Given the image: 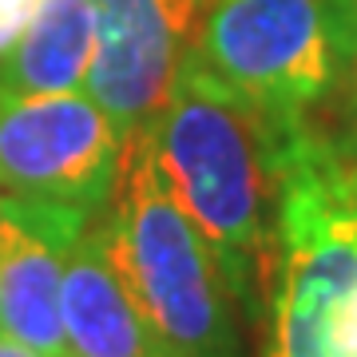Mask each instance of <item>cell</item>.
Segmentation results:
<instances>
[{
	"mask_svg": "<svg viewBox=\"0 0 357 357\" xmlns=\"http://www.w3.org/2000/svg\"><path fill=\"white\" fill-rule=\"evenodd\" d=\"M91 218L68 206L0 195V337L68 357L60 290L64 262Z\"/></svg>",
	"mask_w": 357,
	"mask_h": 357,
	"instance_id": "8992f818",
	"label": "cell"
},
{
	"mask_svg": "<svg viewBox=\"0 0 357 357\" xmlns=\"http://www.w3.org/2000/svg\"><path fill=\"white\" fill-rule=\"evenodd\" d=\"M0 357H40V354L20 342H13V337H0Z\"/></svg>",
	"mask_w": 357,
	"mask_h": 357,
	"instance_id": "7c38bea8",
	"label": "cell"
},
{
	"mask_svg": "<svg viewBox=\"0 0 357 357\" xmlns=\"http://www.w3.org/2000/svg\"><path fill=\"white\" fill-rule=\"evenodd\" d=\"M123 159V135L79 91H0V195L100 218Z\"/></svg>",
	"mask_w": 357,
	"mask_h": 357,
	"instance_id": "277c9868",
	"label": "cell"
},
{
	"mask_svg": "<svg viewBox=\"0 0 357 357\" xmlns=\"http://www.w3.org/2000/svg\"><path fill=\"white\" fill-rule=\"evenodd\" d=\"M115 270L175 357H243L238 298L218 255L159 183L143 135L123 139L100 215Z\"/></svg>",
	"mask_w": 357,
	"mask_h": 357,
	"instance_id": "7a4b0ae2",
	"label": "cell"
},
{
	"mask_svg": "<svg viewBox=\"0 0 357 357\" xmlns=\"http://www.w3.org/2000/svg\"><path fill=\"white\" fill-rule=\"evenodd\" d=\"M333 191L357 230V155L337 139H333Z\"/></svg>",
	"mask_w": 357,
	"mask_h": 357,
	"instance_id": "9c48e42d",
	"label": "cell"
},
{
	"mask_svg": "<svg viewBox=\"0 0 357 357\" xmlns=\"http://www.w3.org/2000/svg\"><path fill=\"white\" fill-rule=\"evenodd\" d=\"M349 56H354V131H349L345 147L357 155V36H354V48H349Z\"/></svg>",
	"mask_w": 357,
	"mask_h": 357,
	"instance_id": "8fae6325",
	"label": "cell"
},
{
	"mask_svg": "<svg viewBox=\"0 0 357 357\" xmlns=\"http://www.w3.org/2000/svg\"><path fill=\"white\" fill-rule=\"evenodd\" d=\"M199 28V0H96V52L84 88L123 139L163 112Z\"/></svg>",
	"mask_w": 357,
	"mask_h": 357,
	"instance_id": "5b68a950",
	"label": "cell"
},
{
	"mask_svg": "<svg viewBox=\"0 0 357 357\" xmlns=\"http://www.w3.org/2000/svg\"><path fill=\"white\" fill-rule=\"evenodd\" d=\"M96 52V0H40L28 28L0 56V91H79Z\"/></svg>",
	"mask_w": 357,
	"mask_h": 357,
	"instance_id": "ba28073f",
	"label": "cell"
},
{
	"mask_svg": "<svg viewBox=\"0 0 357 357\" xmlns=\"http://www.w3.org/2000/svg\"><path fill=\"white\" fill-rule=\"evenodd\" d=\"M357 0H211L199 60L278 123H298L330 91L354 48Z\"/></svg>",
	"mask_w": 357,
	"mask_h": 357,
	"instance_id": "3957f363",
	"label": "cell"
},
{
	"mask_svg": "<svg viewBox=\"0 0 357 357\" xmlns=\"http://www.w3.org/2000/svg\"><path fill=\"white\" fill-rule=\"evenodd\" d=\"M68 357H175L115 270L100 218H91L64 262L60 290Z\"/></svg>",
	"mask_w": 357,
	"mask_h": 357,
	"instance_id": "52a82bcc",
	"label": "cell"
},
{
	"mask_svg": "<svg viewBox=\"0 0 357 357\" xmlns=\"http://www.w3.org/2000/svg\"><path fill=\"white\" fill-rule=\"evenodd\" d=\"M36 4L40 0H0V56L20 40V32L28 28V20L36 13Z\"/></svg>",
	"mask_w": 357,
	"mask_h": 357,
	"instance_id": "30bf717a",
	"label": "cell"
},
{
	"mask_svg": "<svg viewBox=\"0 0 357 357\" xmlns=\"http://www.w3.org/2000/svg\"><path fill=\"white\" fill-rule=\"evenodd\" d=\"M298 123L258 112L191 52L163 112L135 131L147 139L159 183L211 243L250 318H266L274 294L282 151Z\"/></svg>",
	"mask_w": 357,
	"mask_h": 357,
	"instance_id": "6da1fadb",
	"label": "cell"
}]
</instances>
